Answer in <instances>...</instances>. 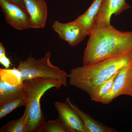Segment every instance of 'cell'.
Returning <instances> with one entry per match:
<instances>
[{
	"label": "cell",
	"mask_w": 132,
	"mask_h": 132,
	"mask_svg": "<svg viewBox=\"0 0 132 132\" xmlns=\"http://www.w3.org/2000/svg\"><path fill=\"white\" fill-rule=\"evenodd\" d=\"M0 62L6 69L9 67L11 64L9 59L5 55V53H4L0 56Z\"/></svg>",
	"instance_id": "obj_19"
},
{
	"label": "cell",
	"mask_w": 132,
	"mask_h": 132,
	"mask_svg": "<svg viewBox=\"0 0 132 132\" xmlns=\"http://www.w3.org/2000/svg\"><path fill=\"white\" fill-rule=\"evenodd\" d=\"M22 9L26 10L25 6L23 0H6Z\"/></svg>",
	"instance_id": "obj_20"
},
{
	"label": "cell",
	"mask_w": 132,
	"mask_h": 132,
	"mask_svg": "<svg viewBox=\"0 0 132 132\" xmlns=\"http://www.w3.org/2000/svg\"><path fill=\"white\" fill-rule=\"evenodd\" d=\"M84 50L83 66L113 56L132 52V31L122 32L110 26L93 30Z\"/></svg>",
	"instance_id": "obj_1"
},
{
	"label": "cell",
	"mask_w": 132,
	"mask_h": 132,
	"mask_svg": "<svg viewBox=\"0 0 132 132\" xmlns=\"http://www.w3.org/2000/svg\"><path fill=\"white\" fill-rule=\"evenodd\" d=\"M122 95H128L132 98V62L121 69L111 90L103 95L98 102L108 104Z\"/></svg>",
	"instance_id": "obj_5"
},
{
	"label": "cell",
	"mask_w": 132,
	"mask_h": 132,
	"mask_svg": "<svg viewBox=\"0 0 132 132\" xmlns=\"http://www.w3.org/2000/svg\"><path fill=\"white\" fill-rule=\"evenodd\" d=\"M0 6L5 19L10 25L19 30L31 28L30 17L26 10L6 0H0Z\"/></svg>",
	"instance_id": "obj_6"
},
{
	"label": "cell",
	"mask_w": 132,
	"mask_h": 132,
	"mask_svg": "<svg viewBox=\"0 0 132 132\" xmlns=\"http://www.w3.org/2000/svg\"><path fill=\"white\" fill-rule=\"evenodd\" d=\"M132 62V52L113 56L89 65L72 68L68 74L69 84L90 97L96 88Z\"/></svg>",
	"instance_id": "obj_2"
},
{
	"label": "cell",
	"mask_w": 132,
	"mask_h": 132,
	"mask_svg": "<svg viewBox=\"0 0 132 132\" xmlns=\"http://www.w3.org/2000/svg\"><path fill=\"white\" fill-rule=\"evenodd\" d=\"M27 113L25 111L19 119L9 121L3 125L0 129V132H26L25 122Z\"/></svg>",
	"instance_id": "obj_16"
},
{
	"label": "cell",
	"mask_w": 132,
	"mask_h": 132,
	"mask_svg": "<svg viewBox=\"0 0 132 132\" xmlns=\"http://www.w3.org/2000/svg\"><path fill=\"white\" fill-rule=\"evenodd\" d=\"M30 18L31 27L39 28L45 25L47 8L44 0H23Z\"/></svg>",
	"instance_id": "obj_10"
},
{
	"label": "cell",
	"mask_w": 132,
	"mask_h": 132,
	"mask_svg": "<svg viewBox=\"0 0 132 132\" xmlns=\"http://www.w3.org/2000/svg\"><path fill=\"white\" fill-rule=\"evenodd\" d=\"M52 27L59 38L72 47L77 45L88 35L82 26L75 20L67 23L56 21Z\"/></svg>",
	"instance_id": "obj_8"
},
{
	"label": "cell",
	"mask_w": 132,
	"mask_h": 132,
	"mask_svg": "<svg viewBox=\"0 0 132 132\" xmlns=\"http://www.w3.org/2000/svg\"><path fill=\"white\" fill-rule=\"evenodd\" d=\"M51 56V52L49 51L38 59L30 56L26 60L20 61L17 69L21 74L23 82L35 77H43L56 80L62 85L67 87L68 74L52 64L50 61Z\"/></svg>",
	"instance_id": "obj_4"
},
{
	"label": "cell",
	"mask_w": 132,
	"mask_h": 132,
	"mask_svg": "<svg viewBox=\"0 0 132 132\" xmlns=\"http://www.w3.org/2000/svg\"><path fill=\"white\" fill-rule=\"evenodd\" d=\"M66 102L80 116L84 125V132H117L115 129L102 124L96 120L79 108L70 98L67 97Z\"/></svg>",
	"instance_id": "obj_11"
},
{
	"label": "cell",
	"mask_w": 132,
	"mask_h": 132,
	"mask_svg": "<svg viewBox=\"0 0 132 132\" xmlns=\"http://www.w3.org/2000/svg\"><path fill=\"white\" fill-rule=\"evenodd\" d=\"M102 0H94L87 11L75 20L80 23L88 34L92 30L95 20Z\"/></svg>",
	"instance_id": "obj_12"
},
{
	"label": "cell",
	"mask_w": 132,
	"mask_h": 132,
	"mask_svg": "<svg viewBox=\"0 0 132 132\" xmlns=\"http://www.w3.org/2000/svg\"><path fill=\"white\" fill-rule=\"evenodd\" d=\"M28 101L27 99L24 95L0 105V119L16 108L21 106H26Z\"/></svg>",
	"instance_id": "obj_17"
},
{
	"label": "cell",
	"mask_w": 132,
	"mask_h": 132,
	"mask_svg": "<svg viewBox=\"0 0 132 132\" xmlns=\"http://www.w3.org/2000/svg\"><path fill=\"white\" fill-rule=\"evenodd\" d=\"M119 71L116 73L107 80L98 86L90 97L91 99L98 102L99 99L111 89Z\"/></svg>",
	"instance_id": "obj_15"
},
{
	"label": "cell",
	"mask_w": 132,
	"mask_h": 132,
	"mask_svg": "<svg viewBox=\"0 0 132 132\" xmlns=\"http://www.w3.org/2000/svg\"><path fill=\"white\" fill-rule=\"evenodd\" d=\"M24 96L22 82L11 85L0 80V105Z\"/></svg>",
	"instance_id": "obj_13"
},
{
	"label": "cell",
	"mask_w": 132,
	"mask_h": 132,
	"mask_svg": "<svg viewBox=\"0 0 132 132\" xmlns=\"http://www.w3.org/2000/svg\"><path fill=\"white\" fill-rule=\"evenodd\" d=\"M130 8L125 0H102L92 30L110 26V19L112 14L118 15Z\"/></svg>",
	"instance_id": "obj_7"
},
{
	"label": "cell",
	"mask_w": 132,
	"mask_h": 132,
	"mask_svg": "<svg viewBox=\"0 0 132 132\" xmlns=\"http://www.w3.org/2000/svg\"><path fill=\"white\" fill-rule=\"evenodd\" d=\"M0 80L11 85H16L23 82L21 74L17 69H0Z\"/></svg>",
	"instance_id": "obj_14"
},
{
	"label": "cell",
	"mask_w": 132,
	"mask_h": 132,
	"mask_svg": "<svg viewBox=\"0 0 132 132\" xmlns=\"http://www.w3.org/2000/svg\"><path fill=\"white\" fill-rule=\"evenodd\" d=\"M5 47L3 46L1 42H0V56L4 53H5Z\"/></svg>",
	"instance_id": "obj_21"
},
{
	"label": "cell",
	"mask_w": 132,
	"mask_h": 132,
	"mask_svg": "<svg viewBox=\"0 0 132 132\" xmlns=\"http://www.w3.org/2000/svg\"><path fill=\"white\" fill-rule=\"evenodd\" d=\"M41 132H66L60 120L57 118L45 122Z\"/></svg>",
	"instance_id": "obj_18"
},
{
	"label": "cell",
	"mask_w": 132,
	"mask_h": 132,
	"mask_svg": "<svg viewBox=\"0 0 132 132\" xmlns=\"http://www.w3.org/2000/svg\"><path fill=\"white\" fill-rule=\"evenodd\" d=\"M22 82L24 95L28 100L25 111L26 132H41L45 121L41 108L40 99L48 89L53 88L58 89L62 85L56 80L43 77L26 79Z\"/></svg>",
	"instance_id": "obj_3"
},
{
	"label": "cell",
	"mask_w": 132,
	"mask_h": 132,
	"mask_svg": "<svg viewBox=\"0 0 132 132\" xmlns=\"http://www.w3.org/2000/svg\"><path fill=\"white\" fill-rule=\"evenodd\" d=\"M54 106L66 132H84V125L82 120L66 102L55 101Z\"/></svg>",
	"instance_id": "obj_9"
}]
</instances>
